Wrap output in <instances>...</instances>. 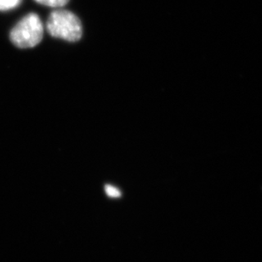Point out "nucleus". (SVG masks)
<instances>
[{
  "label": "nucleus",
  "instance_id": "nucleus-2",
  "mask_svg": "<svg viewBox=\"0 0 262 262\" xmlns=\"http://www.w3.org/2000/svg\"><path fill=\"white\" fill-rule=\"evenodd\" d=\"M43 35V25L35 13L25 15L12 28L10 41L17 48H33L40 43Z\"/></svg>",
  "mask_w": 262,
  "mask_h": 262
},
{
  "label": "nucleus",
  "instance_id": "nucleus-3",
  "mask_svg": "<svg viewBox=\"0 0 262 262\" xmlns=\"http://www.w3.org/2000/svg\"><path fill=\"white\" fill-rule=\"evenodd\" d=\"M21 0H0V11L13 10L20 5Z\"/></svg>",
  "mask_w": 262,
  "mask_h": 262
},
{
  "label": "nucleus",
  "instance_id": "nucleus-1",
  "mask_svg": "<svg viewBox=\"0 0 262 262\" xmlns=\"http://www.w3.org/2000/svg\"><path fill=\"white\" fill-rule=\"evenodd\" d=\"M46 28L52 37L68 42L80 39L83 28L79 19L73 13L65 10H55L49 15Z\"/></svg>",
  "mask_w": 262,
  "mask_h": 262
},
{
  "label": "nucleus",
  "instance_id": "nucleus-5",
  "mask_svg": "<svg viewBox=\"0 0 262 262\" xmlns=\"http://www.w3.org/2000/svg\"><path fill=\"white\" fill-rule=\"evenodd\" d=\"M105 191L107 196L110 198H114V199H117L121 196V192L119 191V188L112 186V185H106L105 187Z\"/></svg>",
  "mask_w": 262,
  "mask_h": 262
},
{
  "label": "nucleus",
  "instance_id": "nucleus-4",
  "mask_svg": "<svg viewBox=\"0 0 262 262\" xmlns=\"http://www.w3.org/2000/svg\"><path fill=\"white\" fill-rule=\"evenodd\" d=\"M35 1L40 5L52 8L63 7L69 2V0H35Z\"/></svg>",
  "mask_w": 262,
  "mask_h": 262
}]
</instances>
